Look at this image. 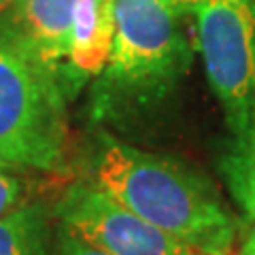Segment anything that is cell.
Returning a JSON list of instances; mask_svg holds the SVG:
<instances>
[{"label":"cell","mask_w":255,"mask_h":255,"mask_svg":"<svg viewBox=\"0 0 255 255\" xmlns=\"http://www.w3.org/2000/svg\"><path fill=\"white\" fill-rule=\"evenodd\" d=\"M94 185L151 226L202 255H232L238 219L213 183L187 166L107 140L92 166Z\"/></svg>","instance_id":"obj_1"},{"label":"cell","mask_w":255,"mask_h":255,"mask_svg":"<svg viewBox=\"0 0 255 255\" xmlns=\"http://www.w3.org/2000/svg\"><path fill=\"white\" fill-rule=\"evenodd\" d=\"M113 45L96 109L149 105L187 73L191 49L181 13L157 0H113Z\"/></svg>","instance_id":"obj_2"},{"label":"cell","mask_w":255,"mask_h":255,"mask_svg":"<svg viewBox=\"0 0 255 255\" xmlns=\"http://www.w3.org/2000/svg\"><path fill=\"white\" fill-rule=\"evenodd\" d=\"M66 149V102L58 75L0 32V164L58 172Z\"/></svg>","instance_id":"obj_3"},{"label":"cell","mask_w":255,"mask_h":255,"mask_svg":"<svg viewBox=\"0 0 255 255\" xmlns=\"http://www.w3.org/2000/svg\"><path fill=\"white\" fill-rule=\"evenodd\" d=\"M196 47L232 136L255 122V19L243 0H211L196 9Z\"/></svg>","instance_id":"obj_4"},{"label":"cell","mask_w":255,"mask_h":255,"mask_svg":"<svg viewBox=\"0 0 255 255\" xmlns=\"http://www.w3.org/2000/svg\"><path fill=\"white\" fill-rule=\"evenodd\" d=\"M53 217L109 255H202L126 209L92 181L70 183L53 206Z\"/></svg>","instance_id":"obj_5"},{"label":"cell","mask_w":255,"mask_h":255,"mask_svg":"<svg viewBox=\"0 0 255 255\" xmlns=\"http://www.w3.org/2000/svg\"><path fill=\"white\" fill-rule=\"evenodd\" d=\"M77 0H15L0 32L13 38L55 75L68 64Z\"/></svg>","instance_id":"obj_6"},{"label":"cell","mask_w":255,"mask_h":255,"mask_svg":"<svg viewBox=\"0 0 255 255\" xmlns=\"http://www.w3.org/2000/svg\"><path fill=\"white\" fill-rule=\"evenodd\" d=\"M113 30V0H77L68 53L70 73L79 79L100 75L111 55Z\"/></svg>","instance_id":"obj_7"},{"label":"cell","mask_w":255,"mask_h":255,"mask_svg":"<svg viewBox=\"0 0 255 255\" xmlns=\"http://www.w3.org/2000/svg\"><path fill=\"white\" fill-rule=\"evenodd\" d=\"M51 215L43 202H21L0 217V255H49Z\"/></svg>","instance_id":"obj_8"},{"label":"cell","mask_w":255,"mask_h":255,"mask_svg":"<svg viewBox=\"0 0 255 255\" xmlns=\"http://www.w3.org/2000/svg\"><path fill=\"white\" fill-rule=\"evenodd\" d=\"M219 168L243 219L255 223V122L241 136H234Z\"/></svg>","instance_id":"obj_9"},{"label":"cell","mask_w":255,"mask_h":255,"mask_svg":"<svg viewBox=\"0 0 255 255\" xmlns=\"http://www.w3.org/2000/svg\"><path fill=\"white\" fill-rule=\"evenodd\" d=\"M11 170L13 168H9V166L0 164V217L17 209L23 202V194H26L23 181Z\"/></svg>","instance_id":"obj_10"},{"label":"cell","mask_w":255,"mask_h":255,"mask_svg":"<svg viewBox=\"0 0 255 255\" xmlns=\"http://www.w3.org/2000/svg\"><path fill=\"white\" fill-rule=\"evenodd\" d=\"M55 255H109L105 251L96 249L90 243H85L83 238H79L75 232L58 223V232H55Z\"/></svg>","instance_id":"obj_11"},{"label":"cell","mask_w":255,"mask_h":255,"mask_svg":"<svg viewBox=\"0 0 255 255\" xmlns=\"http://www.w3.org/2000/svg\"><path fill=\"white\" fill-rule=\"evenodd\" d=\"M157 2H162L164 6H170V9L183 13V11L196 9V6H200L204 2H211V0H157Z\"/></svg>","instance_id":"obj_12"},{"label":"cell","mask_w":255,"mask_h":255,"mask_svg":"<svg viewBox=\"0 0 255 255\" xmlns=\"http://www.w3.org/2000/svg\"><path fill=\"white\" fill-rule=\"evenodd\" d=\"M232 255H255V223H253V228H251L249 236L245 238L243 245L238 247V249H234Z\"/></svg>","instance_id":"obj_13"},{"label":"cell","mask_w":255,"mask_h":255,"mask_svg":"<svg viewBox=\"0 0 255 255\" xmlns=\"http://www.w3.org/2000/svg\"><path fill=\"white\" fill-rule=\"evenodd\" d=\"M243 2H245L247 9H249V13L253 15V19H255V0H243Z\"/></svg>","instance_id":"obj_14"},{"label":"cell","mask_w":255,"mask_h":255,"mask_svg":"<svg viewBox=\"0 0 255 255\" xmlns=\"http://www.w3.org/2000/svg\"><path fill=\"white\" fill-rule=\"evenodd\" d=\"M15 2V0H0V13H2V11H6V9H9V6Z\"/></svg>","instance_id":"obj_15"}]
</instances>
